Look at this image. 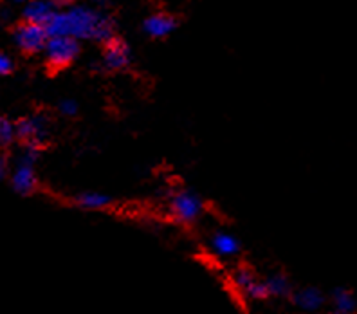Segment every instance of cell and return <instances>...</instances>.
I'll return each mask as SVG.
<instances>
[{"label":"cell","mask_w":357,"mask_h":314,"mask_svg":"<svg viewBox=\"0 0 357 314\" xmlns=\"http://www.w3.org/2000/svg\"><path fill=\"white\" fill-rule=\"evenodd\" d=\"M331 304L334 307V314H354L357 307L354 292L344 287H337L332 291Z\"/></svg>","instance_id":"13"},{"label":"cell","mask_w":357,"mask_h":314,"mask_svg":"<svg viewBox=\"0 0 357 314\" xmlns=\"http://www.w3.org/2000/svg\"><path fill=\"white\" fill-rule=\"evenodd\" d=\"M292 304L298 307L300 311H303V314L316 313V311H321L325 301H327V297L323 294V291H319L318 287L314 285H307V287L296 289L292 291L291 294Z\"/></svg>","instance_id":"9"},{"label":"cell","mask_w":357,"mask_h":314,"mask_svg":"<svg viewBox=\"0 0 357 314\" xmlns=\"http://www.w3.org/2000/svg\"><path fill=\"white\" fill-rule=\"evenodd\" d=\"M103 69L109 73H118V70L127 69L130 66V49L119 38H114L112 42L103 45V57H101Z\"/></svg>","instance_id":"7"},{"label":"cell","mask_w":357,"mask_h":314,"mask_svg":"<svg viewBox=\"0 0 357 314\" xmlns=\"http://www.w3.org/2000/svg\"><path fill=\"white\" fill-rule=\"evenodd\" d=\"M17 141V127L15 121L0 114V150H9Z\"/></svg>","instance_id":"15"},{"label":"cell","mask_w":357,"mask_h":314,"mask_svg":"<svg viewBox=\"0 0 357 314\" xmlns=\"http://www.w3.org/2000/svg\"><path fill=\"white\" fill-rule=\"evenodd\" d=\"M58 110L67 118H75L78 114V103L75 100H61L60 105H58Z\"/></svg>","instance_id":"19"},{"label":"cell","mask_w":357,"mask_h":314,"mask_svg":"<svg viewBox=\"0 0 357 314\" xmlns=\"http://www.w3.org/2000/svg\"><path fill=\"white\" fill-rule=\"evenodd\" d=\"M296 314H303V313H296Z\"/></svg>","instance_id":"21"},{"label":"cell","mask_w":357,"mask_h":314,"mask_svg":"<svg viewBox=\"0 0 357 314\" xmlns=\"http://www.w3.org/2000/svg\"><path fill=\"white\" fill-rule=\"evenodd\" d=\"M9 172V154L8 150H0V179H4Z\"/></svg>","instance_id":"20"},{"label":"cell","mask_w":357,"mask_h":314,"mask_svg":"<svg viewBox=\"0 0 357 314\" xmlns=\"http://www.w3.org/2000/svg\"><path fill=\"white\" fill-rule=\"evenodd\" d=\"M266 285L269 289V294L271 297H276V298H287L292 294V285H291V280L285 273L282 271H276V273H271L266 280Z\"/></svg>","instance_id":"14"},{"label":"cell","mask_w":357,"mask_h":314,"mask_svg":"<svg viewBox=\"0 0 357 314\" xmlns=\"http://www.w3.org/2000/svg\"><path fill=\"white\" fill-rule=\"evenodd\" d=\"M60 8L58 2H44V0H35V2H29L26 4L22 11V18L31 20V22H36L40 26H45L51 15Z\"/></svg>","instance_id":"11"},{"label":"cell","mask_w":357,"mask_h":314,"mask_svg":"<svg viewBox=\"0 0 357 314\" xmlns=\"http://www.w3.org/2000/svg\"><path fill=\"white\" fill-rule=\"evenodd\" d=\"M209 246H211V251L218 257L231 258L238 255L240 251V242L235 235H231L227 232H215L209 239Z\"/></svg>","instance_id":"10"},{"label":"cell","mask_w":357,"mask_h":314,"mask_svg":"<svg viewBox=\"0 0 357 314\" xmlns=\"http://www.w3.org/2000/svg\"><path fill=\"white\" fill-rule=\"evenodd\" d=\"M15 127H17V141L22 147L44 150V144L49 140V121L44 114L17 119Z\"/></svg>","instance_id":"4"},{"label":"cell","mask_w":357,"mask_h":314,"mask_svg":"<svg viewBox=\"0 0 357 314\" xmlns=\"http://www.w3.org/2000/svg\"><path fill=\"white\" fill-rule=\"evenodd\" d=\"M82 52L79 40L73 36H56V38H49L45 45L44 57H45V69L51 75H56L60 70L67 69L76 61V58Z\"/></svg>","instance_id":"3"},{"label":"cell","mask_w":357,"mask_h":314,"mask_svg":"<svg viewBox=\"0 0 357 314\" xmlns=\"http://www.w3.org/2000/svg\"><path fill=\"white\" fill-rule=\"evenodd\" d=\"M181 20L168 11H153L143 20V31L150 38L162 40L172 35L178 27Z\"/></svg>","instance_id":"6"},{"label":"cell","mask_w":357,"mask_h":314,"mask_svg":"<svg viewBox=\"0 0 357 314\" xmlns=\"http://www.w3.org/2000/svg\"><path fill=\"white\" fill-rule=\"evenodd\" d=\"M9 179H11V188L15 192L24 197L33 195L40 190V181L35 172V165H29V163H18Z\"/></svg>","instance_id":"8"},{"label":"cell","mask_w":357,"mask_h":314,"mask_svg":"<svg viewBox=\"0 0 357 314\" xmlns=\"http://www.w3.org/2000/svg\"><path fill=\"white\" fill-rule=\"evenodd\" d=\"M75 206L82 209H89V211H98V209H105L112 206V197L107 195V193L100 192H82L78 195H75L73 199Z\"/></svg>","instance_id":"12"},{"label":"cell","mask_w":357,"mask_h":314,"mask_svg":"<svg viewBox=\"0 0 357 314\" xmlns=\"http://www.w3.org/2000/svg\"><path fill=\"white\" fill-rule=\"evenodd\" d=\"M244 294L249 298V300H267V298L271 297L266 282L260 278H258L255 284L249 285V287L244 291Z\"/></svg>","instance_id":"17"},{"label":"cell","mask_w":357,"mask_h":314,"mask_svg":"<svg viewBox=\"0 0 357 314\" xmlns=\"http://www.w3.org/2000/svg\"><path fill=\"white\" fill-rule=\"evenodd\" d=\"M9 33L13 36L15 45L24 57H35L38 52L45 51V45L49 42V35L44 26L36 22H31L26 18H20L13 26L9 27Z\"/></svg>","instance_id":"2"},{"label":"cell","mask_w":357,"mask_h":314,"mask_svg":"<svg viewBox=\"0 0 357 314\" xmlns=\"http://www.w3.org/2000/svg\"><path fill=\"white\" fill-rule=\"evenodd\" d=\"M170 211L181 223L192 224L204 211V202H202V199L195 192L183 190V192H177L172 195Z\"/></svg>","instance_id":"5"},{"label":"cell","mask_w":357,"mask_h":314,"mask_svg":"<svg viewBox=\"0 0 357 314\" xmlns=\"http://www.w3.org/2000/svg\"><path fill=\"white\" fill-rule=\"evenodd\" d=\"M257 280H258L257 273H255L249 266H238L235 271H233V284H235L242 292H244L249 285L255 284Z\"/></svg>","instance_id":"16"},{"label":"cell","mask_w":357,"mask_h":314,"mask_svg":"<svg viewBox=\"0 0 357 314\" xmlns=\"http://www.w3.org/2000/svg\"><path fill=\"white\" fill-rule=\"evenodd\" d=\"M44 27L49 38L73 36L76 40H94L103 45L118 38L112 18L101 9L89 8V6H69L67 9L58 8Z\"/></svg>","instance_id":"1"},{"label":"cell","mask_w":357,"mask_h":314,"mask_svg":"<svg viewBox=\"0 0 357 314\" xmlns=\"http://www.w3.org/2000/svg\"><path fill=\"white\" fill-rule=\"evenodd\" d=\"M17 66H15V61L11 60V57H8L2 49H0V76H9L13 75Z\"/></svg>","instance_id":"18"}]
</instances>
